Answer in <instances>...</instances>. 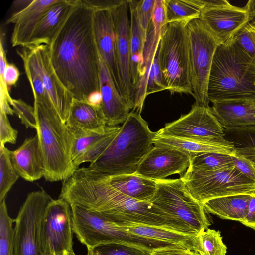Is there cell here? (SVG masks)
<instances>
[{"instance_id": "cell-31", "label": "cell", "mask_w": 255, "mask_h": 255, "mask_svg": "<svg viewBox=\"0 0 255 255\" xmlns=\"http://www.w3.org/2000/svg\"><path fill=\"white\" fill-rule=\"evenodd\" d=\"M224 133L236 152L251 162L255 159V126L224 128Z\"/></svg>"}, {"instance_id": "cell-20", "label": "cell", "mask_w": 255, "mask_h": 255, "mask_svg": "<svg viewBox=\"0 0 255 255\" xmlns=\"http://www.w3.org/2000/svg\"><path fill=\"white\" fill-rule=\"evenodd\" d=\"M99 88L102 96V109L109 127L123 124L130 109L117 88L109 71L100 57Z\"/></svg>"}, {"instance_id": "cell-52", "label": "cell", "mask_w": 255, "mask_h": 255, "mask_svg": "<svg viewBox=\"0 0 255 255\" xmlns=\"http://www.w3.org/2000/svg\"><path fill=\"white\" fill-rule=\"evenodd\" d=\"M204 7H213L228 5L230 3L226 0H201Z\"/></svg>"}, {"instance_id": "cell-45", "label": "cell", "mask_w": 255, "mask_h": 255, "mask_svg": "<svg viewBox=\"0 0 255 255\" xmlns=\"http://www.w3.org/2000/svg\"><path fill=\"white\" fill-rule=\"evenodd\" d=\"M231 157L235 167L244 175L255 181V165L249 160L237 152H235Z\"/></svg>"}, {"instance_id": "cell-10", "label": "cell", "mask_w": 255, "mask_h": 255, "mask_svg": "<svg viewBox=\"0 0 255 255\" xmlns=\"http://www.w3.org/2000/svg\"><path fill=\"white\" fill-rule=\"evenodd\" d=\"M156 182L157 190L151 203L197 233L208 228L211 223L203 205L191 195L181 178Z\"/></svg>"}, {"instance_id": "cell-3", "label": "cell", "mask_w": 255, "mask_h": 255, "mask_svg": "<svg viewBox=\"0 0 255 255\" xmlns=\"http://www.w3.org/2000/svg\"><path fill=\"white\" fill-rule=\"evenodd\" d=\"M207 97L213 103H255V60L232 39L220 44L214 55L209 74Z\"/></svg>"}, {"instance_id": "cell-9", "label": "cell", "mask_w": 255, "mask_h": 255, "mask_svg": "<svg viewBox=\"0 0 255 255\" xmlns=\"http://www.w3.org/2000/svg\"><path fill=\"white\" fill-rule=\"evenodd\" d=\"M188 35L192 96L195 104L209 107L207 88L215 53L222 44L202 21L195 19L187 24Z\"/></svg>"}, {"instance_id": "cell-25", "label": "cell", "mask_w": 255, "mask_h": 255, "mask_svg": "<svg viewBox=\"0 0 255 255\" xmlns=\"http://www.w3.org/2000/svg\"><path fill=\"white\" fill-rule=\"evenodd\" d=\"M103 175L115 189L137 200L150 203L157 190L156 181L136 173L111 176Z\"/></svg>"}, {"instance_id": "cell-4", "label": "cell", "mask_w": 255, "mask_h": 255, "mask_svg": "<svg viewBox=\"0 0 255 255\" xmlns=\"http://www.w3.org/2000/svg\"><path fill=\"white\" fill-rule=\"evenodd\" d=\"M156 133L149 129L141 113L131 111L111 143L88 167L108 176L135 173L154 146Z\"/></svg>"}, {"instance_id": "cell-38", "label": "cell", "mask_w": 255, "mask_h": 255, "mask_svg": "<svg viewBox=\"0 0 255 255\" xmlns=\"http://www.w3.org/2000/svg\"><path fill=\"white\" fill-rule=\"evenodd\" d=\"M87 255H150L151 251L126 244L109 243L87 250Z\"/></svg>"}, {"instance_id": "cell-15", "label": "cell", "mask_w": 255, "mask_h": 255, "mask_svg": "<svg viewBox=\"0 0 255 255\" xmlns=\"http://www.w3.org/2000/svg\"><path fill=\"white\" fill-rule=\"evenodd\" d=\"M116 39V55L120 80V92L130 110L133 108L134 93L130 75V18L128 0L112 11Z\"/></svg>"}, {"instance_id": "cell-34", "label": "cell", "mask_w": 255, "mask_h": 255, "mask_svg": "<svg viewBox=\"0 0 255 255\" xmlns=\"http://www.w3.org/2000/svg\"><path fill=\"white\" fill-rule=\"evenodd\" d=\"M17 53L23 61L25 72L32 89L34 101L41 103L49 107L54 108L39 74L22 48L17 49Z\"/></svg>"}, {"instance_id": "cell-37", "label": "cell", "mask_w": 255, "mask_h": 255, "mask_svg": "<svg viewBox=\"0 0 255 255\" xmlns=\"http://www.w3.org/2000/svg\"><path fill=\"white\" fill-rule=\"evenodd\" d=\"M72 132L74 139L71 149V159L75 171L79 168V166L82 164V159L87 149L107 131L104 134L82 130Z\"/></svg>"}, {"instance_id": "cell-28", "label": "cell", "mask_w": 255, "mask_h": 255, "mask_svg": "<svg viewBox=\"0 0 255 255\" xmlns=\"http://www.w3.org/2000/svg\"><path fill=\"white\" fill-rule=\"evenodd\" d=\"M115 223L131 234L179 245L192 250V240L194 236L162 227L133 223Z\"/></svg>"}, {"instance_id": "cell-7", "label": "cell", "mask_w": 255, "mask_h": 255, "mask_svg": "<svg viewBox=\"0 0 255 255\" xmlns=\"http://www.w3.org/2000/svg\"><path fill=\"white\" fill-rule=\"evenodd\" d=\"M188 23L180 21L167 24L159 43V64L166 90L171 94H193Z\"/></svg>"}, {"instance_id": "cell-19", "label": "cell", "mask_w": 255, "mask_h": 255, "mask_svg": "<svg viewBox=\"0 0 255 255\" xmlns=\"http://www.w3.org/2000/svg\"><path fill=\"white\" fill-rule=\"evenodd\" d=\"M59 0H33L27 6L12 14L6 21L14 27L11 35L12 47L28 46L32 35L45 12Z\"/></svg>"}, {"instance_id": "cell-22", "label": "cell", "mask_w": 255, "mask_h": 255, "mask_svg": "<svg viewBox=\"0 0 255 255\" xmlns=\"http://www.w3.org/2000/svg\"><path fill=\"white\" fill-rule=\"evenodd\" d=\"M76 0H59L52 6L43 15L27 46L49 45L71 12Z\"/></svg>"}, {"instance_id": "cell-49", "label": "cell", "mask_w": 255, "mask_h": 255, "mask_svg": "<svg viewBox=\"0 0 255 255\" xmlns=\"http://www.w3.org/2000/svg\"><path fill=\"white\" fill-rule=\"evenodd\" d=\"M242 224L255 230V196L251 197L245 220Z\"/></svg>"}, {"instance_id": "cell-40", "label": "cell", "mask_w": 255, "mask_h": 255, "mask_svg": "<svg viewBox=\"0 0 255 255\" xmlns=\"http://www.w3.org/2000/svg\"><path fill=\"white\" fill-rule=\"evenodd\" d=\"M4 44H0V111L7 115H13L14 112L11 107L13 99L9 93L8 87L4 79V73L7 64Z\"/></svg>"}, {"instance_id": "cell-11", "label": "cell", "mask_w": 255, "mask_h": 255, "mask_svg": "<svg viewBox=\"0 0 255 255\" xmlns=\"http://www.w3.org/2000/svg\"><path fill=\"white\" fill-rule=\"evenodd\" d=\"M156 135L213 145L234 146L232 142L225 138L224 128L210 107L195 104L188 113L166 124L164 128L156 132Z\"/></svg>"}, {"instance_id": "cell-27", "label": "cell", "mask_w": 255, "mask_h": 255, "mask_svg": "<svg viewBox=\"0 0 255 255\" xmlns=\"http://www.w3.org/2000/svg\"><path fill=\"white\" fill-rule=\"evenodd\" d=\"M130 14V68L133 87L138 82L139 72L143 61V52L147 34L142 30L136 11V0H128Z\"/></svg>"}, {"instance_id": "cell-14", "label": "cell", "mask_w": 255, "mask_h": 255, "mask_svg": "<svg viewBox=\"0 0 255 255\" xmlns=\"http://www.w3.org/2000/svg\"><path fill=\"white\" fill-rule=\"evenodd\" d=\"M21 47L39 74L59 116L66 123L75 98L61 82L53 68L49 45Z\"/></svg>"}, {"instance_id": "cell-26", "label": "cell", "mask_w": 255, "mask_h": 255, "mask_svg": "<svg viewBox=\"0 0 255 255\" xmlns=\"http://www.w3.org/2000/svg\"><path fill=\"white\" fill-rule=\"evenodd\" d=\"M252 196L241 194L221 197L208 200L203 205L208 213L242 224L245 220Z\"/></svg>"}, {"instance_id": "cell-35", "label": "cell", "mask_w": 255, "mask_h": 255, "mask_svg": "<svg viewBox=\"0 0 255 255\" xmlns=\"http://www.w3.org/2000/svg\"><path fill=\"white\" fill-rule=\"evenodd\" d=\"M19 177L11 162L10 150L5 146H0V203Z\"/></svg>"}, {"instance_id": "cell-18", "label": "cell", "mask_w": 255, "mask_h": 255, "mask_svg": "<svg viewBox=\"0 0 255 255\" xmlns=\"http://www.w3.org/2000/svg\"><path fill=\"white\" fill-rule=\"evenodd\" d=\"M94 11V35L99 55L107 66L120 92V84L116 55V39L112 11Z\"/></svg>"}, {"instance_id": "cell-36", "label": "cell", "mask_w": 255, "mask_h": 255, "mask_svg": "<svg viewBox=\"0 0 255 255\" xmlns=\"http://www.w3.org/2000/svg\"><path fill=\"white\" fill-rule=\"evenodd\" d=\"M14 219L8 214L4 199L0 203V255H14Z\"/></svg>"}, {"instance_id": "cell-50", "label": "cell", "mask_w": 255, "mask_h": 255, "mask_svg": "<svg viewBox=\"0 0 255 255\" xmlns=\"http://www.w3.org/2000/svg\"><path fill=\"white\" fill-rule=\"evenodd\" d=\"M86 102L93 106L99 108L101 107L102 96L100 90L93 91L89 94Z\"/></svg>"}, {"instance_id": "cell-41", "label": "cell", "mask_w": 255, "mask_h": 255, "mask_svg": "<svg viewBox=\"0 0 255 255\" xmlns=\"http://www.w3.org/2000/svg\"><path fill=\"white\" fill-rule=\"evenodd\" d=\"M232 39L246 54L255 60V27L248 23Z\"/></svg>"}, {"instance_id": "cell-1", "label": "cell", "mask_w": 255, "mask_h": 255, "mask_svg": "<svg viewBox=\"0 0 255 255\" xmlns=\"http://www.w3.org/2000/svg\"><path fill=\"white\" fill-rule=\"evenodd\" d=\"M59 198L116 223L162 227L192 236L198 234L152 203L136 200L118 191L103 174L88 167L78 168L63 181Z\"/></svg>"}, {"instance_id": "cell-6", "label": "cell", "mask_w": 255, "mask_h": 255, "mask_svg": "<svg viewBox=\"0 0 255 255\" xmlns=\"http://www.w3.org/2000/svg\"><path fill=\"white\" fill-rule=\"evenodd\" d=\"M71 207L73 232L87 250L109 243L128 244L149 251L180 246L131 234L101 214L78 205H71Z\"/></svg>"}, {"instance_id": "cell-2", "label": "cell", "mask_w": 255, "mask_h": 255, "mask_svg": "<svg viewBox=\"0 0 255 255\" xmlns=\"http://www.w3.org/2000/svg\"><path fill=\"white\" fill-rule=\"evenodd\" d=\"M94 13L82 0H76L49 45L51 61L60 80L75 99L84 102L89 94L100 90Z\"/></svg>"}, {"instance_id": "cell-33", "label": "cell", "mask_w": 255, "mask_h": 255, "mask_svg": "<svg viewBox=\"0 0 255 255\" xmlns=\"http://www.w3.org/2000/svg\"><path fill=\"white\" fill-rule=\"evenodd\" d=\"M234 168L235 166L231 155L206 152L192 156L188 168L201 171H219Z\"/></svg>"}, {"instance_id": "cell-8", "label": "cell", "mask_w": 255, "mask_h": 255, "mask_svg": "<svg viewBox=\"0 0 255 255\" xmlns=\"http://www.w3.org/2000/svg\"><path fill=\"white\" fill-rule=\"evenodd\" d=\"M180 178L191 195L202 204L221 197L241 194L255 196V181L235 167L219 171L188 168Z\"/></svg>"}, {"instance_id": "cell-17", "label": "cell", "mask_w": 255, "mask_h": 255, "mask_svg": "<svg viewBox=\"0 0 255 255\" xmlns=\"http://www.w3.org/2000/svg\"><path fill=\"white\" fill-rule=\"evenodd\" d=\"M199 19L222 44L232 39L249 22L248 10L228 5L207 7L202 10Z\"/></svg>"}, {"instance_id": "cell-16", "label": "cell", "mask_w": 255, "mask_h": 255, "mask_svg": "<svg viewBox=\"0 0 255 255\" xmlns=\"http://www.w3.org/2000/svg\"><path fill=\"white\" fill-rule=\"evenodd\" d=\"M191 157L178 149L154 145L139 164L136 173L154 181L182 174L189 168Z\"/></svg>"}, {"instance_id": "cell-47", "label": "cell", "mask_w": 255, "mask_h": 255, "mask_svg": "<svg viewBox=\"0 0 255 255\" xmlns=\"http://www.w3.org/2000/svg\"><path fill=\"white\" fill-rule=\"evenodd\" d=\"M123 0H82L88 7L97 10H113Z\"/></svg>"}, {"instance_id": "cell-32", "label": "cell", "mask_w": 255, "mask_h": 255, "mask_svg": "<svg viewBox=\"0 0 255 255\" xmlns=\"http://www.w3.org/2000/svg\"><path fill=\"white\" fill-rule=\"evenodd\" d=\"M191 246L192 250L199 255H225L227 249L222 241L220 231L209 228L195 236Z\"/></svg>"}, {"instance_id": "cell-42", "label": "cell", "mask_w": 255, "mask_h": 255, "mask_svg": "<svg viewBox=\"0 0 255 255\" xmlns=\"http://www.w3.org/2000/svg\"><path fill=\"white\" fill-rule=\"evenodd\" d=\"M14 113L20 119L25 127L36 130L38 128L34 107L28 105L21 99H13L11 105Z\"/></svg>"}, {"instance_id": "cell-48", "label": "cell", "mask_w": 255, "mask_h": 255, "mask_svg": "<svg viewBox=\"0 0 255 255\" xmlns=\"http://www.w3.org/2000/svg\"><path fill=\"white\" fill-rule=\"evenodd\" d=\"M3 76L8 87H10L16 85L20 76V72L14 64L7 63Z\"/></svg>"}, {"instance_id": "cell-5", "label": "cell", "mask_w": 255, "mask_h": 255, "mask_svg": "<svg viewBox=\"0 0 255 255\" xmlns=\"http://www.w3.org/2000/svg\"><path fill=\"white\" fill-rule=\"evenodd\" d=\"M36 130L43 159L44 178L49 182L64 181L75 171L71 159L74 136L54 108L34 101Z\"/></svg>"}, {"instance_id": "cell-43", "label": "cell", "mask_w": 255, "mask_h": 255, "mask_svg": "<svg viewBox=\"0 0 255 255\" xmlns=\"http://www.w3.org/2000/svg\"><path fill=\"white\" fill-rule=\"evenodd\" d=\"M155 0H143L136 1V11L140 25L147 34L151 21Z\"/></svg>"}, {"instance_id": "cell-23", "label": "cell", "mask_w": 255, "mask_h": 255, "mask_svg": "<svg viewBox=\"0 0 255 255\" xmlns=\"http://www.w3.org/2000/svg\"><path fill=\"white\" fill-rule=\"evenodd\" d=\"M255 103L248 101H225L212 103L214 115L224 127L255 126Z\"/></svg>"}, {"instance_id": "cell-29", "label": "cell", "mask_w": 255, "mask_h": 255, "mask_svg": "<svg viewBox=\"0 0 255 255\" xmlns=\"http://www.w3.org/2000/svg\"><path fill=\"white\" fill-rule=\"evenodd\" d=\"M154 145L167 146L178 149L192 156L206 152H216L228 154L235 153L234 146L213 145L191 140L172 137L160 136L155 135L153 139Z\"/></svg>"}, {"instance_id": "cell-55", "label": "cell", "mask_w": 255, "mask_h": 255, "mask_svg": "<svg viewBox=\"0 0 255 255\" xmlns=\"http://www.w3.org/2000/svg\"></svg>"}, {"instance_id": "cell-24", "label": "cell", "mask_w": 255, "mask_h": 255, "mask_svg": "<svg viewBox=\"0 0 255 255\" xmlns=\"http://www.w3.org/2000/svg\"><path fill=\"white\" fill-rule=\"evenodd\" d=\"M66 125L72 131L105 133L108 126L101 107L74 99Z\"/></svg>"}, {"instance_id": "cell-46", "label": "cell", "mask_w": 255, "mask_h": 255, "mask_svg": "<svg viewBox=\"0 0 255 255\" xmlns=\"http://www.w3.org/2000/svg\"><path fill=\"white\" fill-rule=\"evenodd\" d=\"M150 255H199L190 249L182 246L160 248L152 250Z\"/></svg>"}, {"instance_id": "cell-30", "label": "cell", "mask_w": 255, "mask_h": 255, "mask_svg": "<svg viewBox=\"0 0 255 255\" xmlns=\"http://www.w3.org/2000/svg\"><path fill=\"white\" fill-rule=\"evenodd\" d=\"M166 24L199 18L204 5L201 0H164Z\"/></svg>"}, {"instance_id": "cell-54", "label": "cell", "mask_w": 255, "mask_h": 255, "mask_svg": "<svg viewBox=\"0 0 255 255\" xmlns=\"http://www.w3.org/2000/svg\"><path fill=\"white\" fill-rule=\"evenodd\" d=\"M252 162V163L255 165V159L254 160H253Z\"/></svg>"}, {"instance_id": "cell-39", "label": "cell", "mask_w": 255, "mask_h": 255, "mask_svg": "<svg viewBox=\"0 0 255 255\" xmlns=\"http://www.w3.org/2000/svg\"><path fill=\"white\" fill-rule=\"evenodd\" d=\"M120 127H109L106 133L96 140L86 152L82 163L95 161L107 148L117 134Z\"/></svg>"}, {"instance_id": "cell-44", "label": "cell", "mask_w": 255, "mask_h": 255, "mask_svg": "<svg viewBox=\"0 0 255 255\" xmlns=\"http://www.w3.org/2000/svg\"><path fill=\"white\" fill-rule=\"evenodd\" d=\"M7 116L0 111V146H5L6 143L14 144L17 141L18 131L11 125Z\"/></svg>"}, {"instance_id": "cell-21", "label": "cell", "mask_w": 255, "mask_h": 255, "mask_svg": "<svg viewBox=\"0 0 255 255\" xmlns=\"http://www.w3.org/2000/svg\"><path fill=\"white\" fill-rule=\"evenodd\" d=\"M12 164L19 177L33 182L44 177L45 167L38 136L26 138L14 150H10Z\"/></svg>"}, {"instance_id": "cell-51", "label": "cell", "mask_w": 255, "mask_h": 255, "mask_svg": "<svg viewBox=\"0 0 255 255\" xmlns=\"http://www.w3.org/2000/svg\"><path fill=\"white\" fill-rule=\"evenodd\" d=\"M245 6L248 10L250 17L249 23L255 27V0H249Z\"/></svg>"}, {"instance_id": "cell-12", "label": "cell", "mask_w": 255, "mask_h": 255, "mask_svg": "<svg viewBox=\"0 0 255 255\" xmlns=\"http://www.w3.org/2000/svg\"><path fill=\"white\" fill-rule=\"evenodd\" d=\"M73 233L71 205L63 199H53L40 224L41 255H63L73 251Z\"/></svg>"}, {"instance_id": "cell-53", "label": "cell", "mask_w": 255, "mask_h": 255, "mask_svg": "<svg viewBox=\"0 0 255 255\" xmlns=\"http://www.w3.org/2000/svg\"><path fill=\"white\" fill-rule=\"evenodd\" d=\"M63 255H76L74 253V251H71L70 252H66Z\"/></svg>"}, {"instance_id": "cell-13", "label": "cell", "mask_w": 255, "mask_h": 255, "mask_svg": "<svg viewBox=\"0 0 255 255\" xmlns=\"http://www.w3.org/2000/svg\"><path fill=\"white\" fill-rule=\"evenodd\" d=\"M52 199L43 189L28 194L14 219V255H41L39 226L45 209Z\"/></svg>"}]
</instances>
